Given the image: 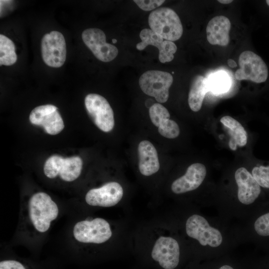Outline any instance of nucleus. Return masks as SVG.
Returning a JSON list of instances; mask_svg holds the SVG:
<instances>
[{
	"instance_id": "obj_1",
	"label": "nucleus",
	"mask_w": 269,
	"mask_h": 269,
	"mask_svg": "<svg viewBox=\"0 0 269 269\" xmlns=\"http://www.w3.org/2000/svg\"><path fill=\"white\" fill-rule=\"evenodd\" d=\"M28 206L30 220L35 229L41 233L46 232L51 222L58 216L56 204L49 195L39 192L31 196Z\"/></svg>"
},
{
	"instance_id": "obj_2",
	"label": "nucleus",
	"mask_w": 269,
	"mask_h": 269,
	"mask_svg": "<svg viewBox=\"0 0 269 269\" xmlns=\"http://www.w3.org/2000/svg\"><path fill=\"white\" fill-rule=\"evenodd\" d=\"M150 29L168 41L179 39L183 33L180 19L172 9L163 7L152 11L148 17Z\"/></svg>"
},
{
	"instance_id": "obj_3",
	"label": "nucleus",
	"mask_w": 269,
	"mask_h": 269,
	"mask_svg": "<svg viewBox=\"0 0 269 269\" xmlns=\"http://www.w3.org/2000/svg\"><path fill=\"white\" fill-rule=\"evenodd\" d=\"M82 165V160L78 156L64 158L53 155L46 160L43 170L45 175L49 178L59 175L62 180L71 182L79 176Z\"/></svg>"
},
{
	"instance_id": "obj_4",
	"label": "nucleus",
	"mask_w": 269,
	"mask_h": 269,
	"mask_svg": "<svg viewBox=\"0 0 269 269\" xmlns=\"http://www.w3.org/2000/svg\"><path fill=\"white\" fill-rule=\"evenodd\" d=\"M172 82L173 77L170 73L159 70L146 71L139 79V85L143 92L154 97L159 103L167 101L169 89Z\"/></svg>"
},
{
	"instance_id": "obj_5",
	"label": "nucleus",
	"mask_w": 269,
	"mask_h": 269,
	"mask_svg": "<svg viewBox=\"0 0 269 269\" xmlns=\"http://www.w3.org/2000/svg\"><path fill=\"white\" fill-rule=\"evenodd\" d=\"M87 112L95 125L104 132L114 127V112L108 101L97 94H89L85 98Z\"/></svg>"
},
{
	"instance_id": "obj_6",
	"label": "nucleus",
	"mask_w": 269,
	"mask_h": 269,
	"mask_svg": "<svg viewBox=\"0 0 269 269\" xmlns=\"http://www.w3.org/2000/svg\"><path fill=\"white\" fill-rule=\"evenodd\" d=\"M112 235L109 223L100 218L80 221L73 229L75 239L84 243L101 244L108 241Z\"/></svg>"
},
{
	"instance_id": "obj_7",
	"label": "nucleus",
	"mask_w": 269,
	"mask_h": 269,
	"mask_svg": "<svg viewBox=\"0 0 269 269\" xmlns=\"http://www.w3.org/2000/svg\"><path fill=\"white\" fill-rule=\"evenodd\" d=\"M240 68L235 73L237 80H250L257 83L265 82L268 77V69L262 58L254 52L246 50L239 58Z\"/></svg>"
},
{
	"instance_id": "obj_8",
	"label": "nucleus",
	"mask_w": 269,
	"mask_h": 269,
	"mask_svg": "<svg viewBox=\"0 0 269 269\" xmlns=\"http://www.w3.org/2000/svg\"><path fill=\"white\" fill-rule=\"evenodd\" d=\"M187 235L197 240L202 246L216 248L222 243L223 237L220 231L211 226L201 215L194 214L186 222Z\"/></svg>"
},
{
	"instance_id": "obj_9",
	"label": "nucleus",
	"mask_w": 269,
	"mask_h": 269,
	"mask_svg": "<svg viewBox=\"0 0 269 269\" xmlns=\"http://www.w3.org/2000/svg\"><path fill=\"white\" fill-rule=\"evenodd\" d=\"M41 55L43 61L48 66L59 68L64 63L66 57L65 38L56 30L45 34L41 43Z\"/></svg>"
},
{
	"instance_id": "obj_10",
	"label": "nucleus",
	"mask_w": 269,
	"mask_h": 269,
	"mask_svg": "<svg viewBox=\"0 0 269 269\" xmlns=\"http://www.w3.org/2000/svg\"><path fill=\"white\" fill-rule=\"evenodd\" d=\"M106 38L105 33L99 28H88L82 33L84 43L95 56L101 61L108 62L117 57L118 49L115 46L108 43Z\"/></svg>"
},
{
	"instance_id": "obj_11",
	"label": "nucleus",
	"mask_w": 269,
	"mask_h": 269,
	"mask_svg": "<svg viewBox=\"0 0 269 269\" xmlns=\"http://www.w3.org/2000/svg\"><path fill=\"white\" fill-rule=\"evenodd\" d=\"M29 119L32 124L42 127L49 134H57L64 128L58 108L53 105L47 104L35 107L31 112Z\"/></svg>"
},
{
	"instance_id": "obj_12",
	"label": "nucleus",
	"mask_w": 269,
	"mask_h": 269,
	"mask_svg": "<svg viewBox=\"0 0 269 269\" xmlns=\"http://www.w3.org/2000/svg\"><path fill=\"white\" fill-rule=\"evenodd\" d=\"M151 257L163 269H175L179 262L180 250L178 242L170 237H160L153 247Z\"/></svg>"
},
{
	"instance_id": "obj_13",
	"label": "nucleus",
	"mask_w": 269,
	"mask_h": 269,
	"mask_svg": "<svg viewBox=\"0 0 269 269\" xmlns=\"http://www.w3.org/2000/svg\"><path fill=\"white\" fill-rule=\"evenodd\" d=\"M123 196V189L118 182H108L102 187L90 190L86 194V203L94 206L112 207L118 204Z\"/></svg>"
},
{
	"instance_id": "obj_14",
	"label": "nucleus",
	"mask_w": 269,
	"mask_h": 269,
	"mask_svg": "<svg viewBox=\"0 0 269 269\" xmlns=\"http://www.w3.org/2000/svg\"><path fill=\"white\" fill-rule=\"evenodd\" d=\"M139 37L141 41L136 44L137 49L142 50L148 45H152L158 49V58L161 63L170 62L174 58L177 47L173 42L163 40L160 35L148 28L143 29L139 33Z\"/></svg>"
},
{
	"instance_id": "obj_15",
	"label": "nucleus",
	"mask_w": 269,
	"mask_h": 269,
	"mask_svg": "<svg viewBox=\"0 0 269 269\" xmlns=\"http://www.w3.org/2000/svg\"><path fill=\"white\" fill-rule=\"evenodd\" d=\"M238 186V198L245 205L253 203L261 193L260 186L252 174L245 167L238 168L235 173Z\"/></svg>"
},
{
	"instance_id": "obj_16",
	"label": "nucleus",
	"mask_w": 269,
	"mask_h": 269,
	"mask_svg": "<svg viewBox=\"0 0 269 269\" xmlns=\"http://www.w3.org/2000/svg\"><path fill=\"white\" fill-rule=\"evenodd\" d=\"M207 173L205 166L200 163L190 165L185 174L174 180L171 188L175 194H181L197 189L203 182Z\"/></svg>"
},
{
	"instance_id": "obj_17",
	"label": "nucleus",
	"mask_w": 269,
	"mask_h": 269,
	"mask_svg": "<svg viewBox=\"0 0 269 269\" xmlns=\"http://www.w3.org/2000/svg\"><path fill=\"white\" fill-rule=\"evenodd\" d=\"M138 168L141 174L150 176L157 172L160 167L157 150L148 140L140 141L138 145Z\"/></svg>"
},
{
	"instance_id": "obj_18",
	"label": "nucleus",
	"mask_w": 269,
	"mask_h": 269,
	"mask_svg": "<svg viewBox=\"0 0 269 269\" xmlns=\"http://www.w3.org/2000/svg\"><path fill=\"white\" fill-rule=\"evenodd\" d=\"M230 29L231 22L227 17L219 15L213 17L206 27L208 41L212 45L227 46L230 41Z\"/></svg>"
},
{
	"instance_id": "obj_19",
	"label": "nucleus",
	"mask_w": 269,
	"mask_h": 269,
	"mask_svg": "<svg viewBox=\"0 0 269 269\" xmlns=\"http://www.w3.org/2000/svg\"><path fill=\"white\" fill-rule=\"evenodd\" d=\"M208 91L207 79L201 75L195 76L192 81L188 99L192 111L198 112L201 109L205 94Z\"/></svg>"
},
{
	"instance_id": "obj_20",
	"label": "nucleus",
	"mask_w": 269,
	"mask_h": 269,
	"mask_svg": "<svg viewBox=\"0 0 269 269\" xmlns=\"http://www.w3.org/2000/svg\"><path fill=\"white\" fill-rule=\"evenodd\" d=\"M220 122L230 131L231 138L229 142L230 148L235 150L237 146L245 145L247 143V133L243 126L233 118L226 116L222 117Z\"/></svg>"
},
{
	"instance_id": "obj_21",
	"label": "nucleus",
	"mask_w": 269,
	"mask_h": 269,
	"mask_svg": "<svg viewBox=\"0 0 269 269\" xmlns=\"http://www.w3.org/2000/svg\"><path fill=\"white\" fill-rule=\"evenodd\" d=\"M15 45L7 36L0 34V65L10 66L17 60Z\"/></svg>"
},
{
	"instance_id": "obj_22",
	"label": "nucleus",
	"mask_w": 269,
	"mask_h": 269,
	"mask_svg": "<svg viewBox=\"0 0 269 269\" xmlns=\"http://www.w3.org/2000/svg\"><path fill=\"white\" fill-rule=\"evenodd\" d=\"M209 91L215 94L227 92L230 87L231 81L229 76L223 71L212 74L207 79Z\"/></svg>"
},
{
	"instance_id": "obj_23",
	"label": "nucleus",
	"mask_w": 269,
	"mask_h": 269,
	"mask_svg": "<svg viewBox=\"0 0 269 269\" xmlns=\"http://www.w3.org/2000/svg\"><path fill=\"white\" fill-rule=\"evenodd\" d=\"M149 114L151 122L157 127L170 118V114L167 109L159 103L153 104L149 108Z\"/></svg>"
},
{
	"instance_id": "obj_24",
	"label": "nucleus",
	"mask_w": 269,
	"mask_h": 269,
	"mask_svg": "<svg viewBox=\"0 0 269 269\" xmlns=\"http://www.w3.org/2000/svg\"><path fill=\"white\" fill-rule=\"evenodd\" d=\"M158 131L161 135L168 138H176L180 133L178 124L170 119L163 122L158 127Z\"/></svg>"
},
{
	"instance_id": "obj_25",
	"label": "nucleus",
	"mask_w": 269,
	"mask_h": 269,
	"mask_svg": "<svg viewBox=\"0 0 269 269\" xmlns=\"http://www.w3.org/2000/svg\"><path fill=\"white\" fill-rule=\"evenodd\" d=\"M252 174L260 186L269 188V166H255Z\"/></svg>"
},
{
	"instance_id": "obj_26",
	"label": "nucleus",
	"mask_w": 269,
	"mask_h": 269,
	"mask_svg": "<svg viewBox=\"0 0 269 269\" xmlns=\"http://www.w3.org/2000/svg\"><path fill=\"white\" fill-rule=\"evenodd\" d=\"M254 228L258 235L269 236V213L262 215L256 220Z\"/></svg>"
},
{
	"instance_id": "obj_27",
	"label": "nucleus",
	"mask_w": 269,
	"mask_h": 269,
	"mask_svg": "<svg viewBox=\"0 0 269 269\" xmlns=\"http://www.w3.org/2000/svg\"><path fill=\"white\" fill-rule=\"evenodd\" d=\"M165 0H135L134 2L141 9L145 11H150L161 5Z\"/></svg>"
},
{
	"instance_id": "obj_28",
	"label": "nucleus",
	"mask_w": 269,
	"mask_h": 269,
	"mask_svg": "<svg viewBox=\"0 0 269 269\" xmlns=\"http://www.w3.org/2000/svg\"><path fill=\"white\" fill-rule=\"evenodd\" d=\"M0 269H26L20 262L15 260H4L0 262Z\"/></svg>"
},
{
	"instance_id": "obj_29",
	"label": "nucleus",
	"mask_w": 269,
	"mask_h": 269,
	"mask_svg": "<svg viewBox=\"0 0 269 269\" xmlns=\"http://www.w3.org/2000/svg\"><path fill=\"white\" fill-rule=\"evenodd\" d=\"M227 63H228V66L232 68L236 67L237 66V64L235 62V61L231 59H229L227 60Z\"/></svg>"
},
{
	"instance_id": "obj_30",
	"label": "nucleus",
	"mask_w": 269,
	"mask_h": 269,
	"mask_svg": "<svg viewBox=\"0 0 269 269\" xmlns=\"http://www.w3.org/2000/svg\"><path fill=\"white\" fill-rule=\"evenodd\" d=\"M219 269H234L232 266L228 265H224L221 266Z\"/></svg>"
},
{
	"instance_id": "obj_31",
	"label": "nucleus",
	"mask_w": 269,
	"mask_h": 269,
	"mask_svg": "<svg viewBox=\"0 0 269 269\" xmlns=\"http://www.w3.org/2000/svg\"><path fill=\"white\" fill-rule=\"evenodd\" d=\"M218 2L223 4H228L233 1L232 0H219Z\"/></svg>"
},
{
	"instance_id": "obj_32",
	"label": "nucleus",
	"mask_w": 269,
	"mask_h": 269,
	"mask_svg": "<svg viewBox=\"0 0 269 269\" xmlns=\"http://www.w3.org/2000/svg\"><path fill=\"white\" fill-rule=\"evenodd\" d=\"M266 2H267V4L269 6V0H266Z\"/></svg>"
},
{
	"instance_id": "obj_33",
	"label": "nucleus",
	"mask_w": 269,
	"mask_h": 269,
	"mask_svg": "<svg viewBox=\"0 0 269 269\" xmlns=\"http://www.w3.org/2000/svg\"><path fill=\"white\" fill-rule=\"evenodd\" d=\"M112 41H113V42H114V43H116V41H117V40L116 39H113Z\"/></svg>"
}]
</instances>
